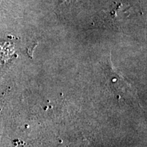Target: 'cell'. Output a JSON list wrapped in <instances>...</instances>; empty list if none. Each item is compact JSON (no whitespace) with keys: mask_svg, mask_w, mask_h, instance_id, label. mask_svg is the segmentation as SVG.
Wrapping results in <instances>:
<instances>
[{"mask_svg":"<svg viewBox=\"0 0 147 147\" xmlns=\"http://www.w3.org/2000/svg\"><path fill=\"white\" fill-rule=\"evenodd\" d=\"M61 1L62 3H69L71 1H72V0H61Z\"/></svg>","mask_w":147,"mask_h":147,"instance_id":"obj_1","label":"cell"}]
</instances>
